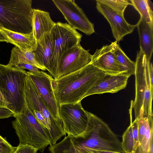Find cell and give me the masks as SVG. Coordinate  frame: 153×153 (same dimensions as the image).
I'll list each match as a JSON object with an SVG mask.
<instances>
[{
	"label": "cell",
	"instance_id": "cell-1",
	"mask_svg": "<svg viewBox=\"0 0 153 153\" xmlns=\"http://www.w3.org/2000/svg\"><path fill=\"white\" fill-rule=\"evenodd\" d=\"M88 113L85 130L76 136L68 135L59 142L62 153H82L91 150L125 153L121 142L108 125L96 115Z\"/></svg>",
	"mask_w": 153,
	"mask_h": 153
},
{
	"label": "cell",
	"instance_id": "cell-2",
	"mask_svg": "<svg viewBox=\"0 0 153 153\" xmlns=\"http://www.w3.org/2000/svg\"><path fill=\"white\" fill-rule=\"evenodd\" d=\"M105 74L90 64L61 78L53 79V88L59 105L81 102L86 93Z\"/></svg>",
	"mask_w": 153,
	"mask_h": 153
},
{
	"label": "cell",
	"instance_id": "cell-3",
	"mask_svg": "<svg viewBox=\"0 0 153 153\" xmlns=\"http://www.w3.org/2000/svg\"><path fill=\"white\" fill-rule=\"evenodd\" d=\"M31 0H0V26L22 34L32 32Z\"/></svg>",
	"mask_w": 153,
	"mask_h": 153
},
{
	"label": "cell",
	"instance_id": "cell-4",
	"mask_svg": "<svg viewBox=\"0 0 153 153\" xmlns=\"http://www.w3.org/2000/svg\"><path fill=\"white\" fill-rule=\"evenodd\" d=\"M27 72L24 69L0 64V87L8 102V108L15 116L22 112L27 105L25 95Z\"/></svg>",
	"mask_w": 153,
	"mask_h": 153
},
{
	"label": "cell",
	"instance_id": "cell-5",
	"mask_svg": "<svg viewBox=\"0 0 153 153\" xmlns=\"http://www.w3.org/2000/svg\"><path fill=\"white\" fill-rule=\"evenodd\" d=\"M150 60L140 49L137 53L135 62V95L131 102L134 109L135 119L153 115L152 102L153 91L151 89L149 72Z\"/></svg>",
	"mask_w": 153,
	"mask_h": 153
},
{
	"label": "cell",
	"instance_id": "cell-6",
	"mask_svg": "<svg viewBox=\"0 0 153 153\" xmlns=\"http://www.w3.org/2000/svg\"><path fill=\"white\" fill-rule=\"evenodd\" d=\"M12 122L19 143L28 144L43 152L51 142L46 131L35 117L27 105L23 111L15 115Z\"/></svg>",
	"mask_w": 153,
	"mask_h": 153
},
{
	"label": "cell",
	"instance_id": "cell-7",
	"mask_svg": "<svg viewBox=\"0 0 153 153\" xmlns=\"http://www.w3.org/2000/svg\"><path fill=\"white\" fill-rule=\"evenodd\" d=\"M25 95L27 105L31 112L36 111L43 115L51 145L56 143L60 134V119L55 120L51 115L27 74L25 79Z\"/></svg>",
	"mask_w": 153,
	"mask_h": 153
},
{
	"label": "cell",
	"instance_id": "cell-8",
	"mask_svg": "<svg viewBox=\"0 0 153 153\" xmlns=\"http://www.w3.org/2000/svg\"><path fill=\"white\" fill-rule=\"evenodd\" d=\"M54 45L51 66V76H55L58 62L64 52L81 41L82 35L67 23L58 22L52 29Z\"/></svg>",
	"mask_w": 153,
	"mask_h": 153
},
{
	"label": "cell",
	"instance_id": "cell-9",
	"mask_svg": "<svg viewBox=\"0 0 153 153\" xmlns=\"http://www.w3.org/2000/svg\"><path fill=\"white\" fill-rule=\"evenodd\" d=\"M88 112L83 109L81 102L59 105V115L65 134L75 136L82 133L88 125Z\"/></svg>",
	"mask_w": 153,
	"mask_h": 153
},
{
	"label": "cell",
	"instance_id": "cell-10",
	"mask_svg": "<svg viewBox=\"0 0 153 153\" xmlns=\"http://www.w3.org/2000/svg\"><path fill=\"white\" fill-rule=\"evenodd\" d=\"M92 58L89 52L77 44L65 51L57 65L54 79L76 72L91 63Z\"/></svg>",
	"mask_w": 153,
	"mask_h": 153
},
{
	"label": "cell",
	"instance_id": "cell-11",
	"mask_svg": "<svg viewBox=\"0 0 153 153\" xmlns=\"http://www.w3.org/2000/svg\"><path fill=\"white\" fill-rule=\"evenodd\" d=\"M52 2L70 25L87 35L95 32L94 24L91 22L83 10L73 0H52Z\"/></svg>",
	"mask_w": 153,
	"mask_h": 153
},
{
	"label": "cell",
	"instance_id": "cell-12",
	"mask_svg": "<svg viewBox=\"0 0 153 153\" xmlns=\"http://www.w3.org/2000/svg\"><path fill=\"white\" fill-rule=\"evenodd\" d=\"M27 73L51 115L55 120L60 119L58 114L59 105L56 99L52 86L53 78L42 71L37 72L29 71Z\"/></svg>",
	"mask_w": 153,
	"mask_h": 153
},
{
	"label": "cell",
	"instance_id": "cell-13",
	"mask_svg": "<svg viewBox=\"0 0 153 153\" xmlns=\"http://www.w3.org/2000/svg\"><path fill=\"white\" fill-rule=\"evenodd\" d=\"M117 42L115 41L110 45L97 49L92 55L90 64L106 74H122L126 75L123 68L118 61L114 53V47Z\"/></svg>",
	"mask_w": 153,
	"mask_h": 153
},
{
	"label": "cell",
	"instance_id": "cell-14",
	"mask_svg": "<svg viewBox=\"0 0 153 153\" xmlns=\"http://www.w3.org/2000/svg\"><path fill=\"white\" fill-rule=\"evenodd\" d=\"M96 1V8L109 22L115 41L120 42L123 39L125 36L133 32L136 25L128 23L125 19L123 14L117 12L97 0Z\"/></svg>",
	"mask_w": 153,
	"mask_h": 153
},
{
	"label": "cell",
	"instance_id": "cell-15",
	"mask_svg": "<svg viewBox=\"0 0 153 153\" xmlns=\"http://www.w3.org/2000/svg\"><path fill=\"white\" fill-rule=\"evenodd\" d=\"M129 78L122 74H105L86 93L83 98L93 94L116 93L126 88Z\"/></svg>",
	"mask_w": 153,
	"mask_h": 153
},
{
	"label": "cell",
	"instance_id": "cell-16",
	"mask_svg": "<svg viewBox=\"0 0 153 153\" xmlns=\"http://www.w3.org/2000/svg\"><path fill=\"white\" fill-rule=\"evenodd\" d=\"M37 45L33 53L35 58L42 67L51 74V63L53 55L54 39L52 29L51 31L45 34L36 41Z\"/></svg>",
	"mask_w": 153,
	"mask_h": 153
},
{
	"label": "cell",
	"instance_id": "cell-17",
	"mask_svg": "<svg viewBox=\"0 0 153 153\" xmlns=\"http://www.w3.org/2000/svg\"><path fill=\"white\" fill-rule=\"evenodd\" d=\"M138 145L135 153H147L149 145L153 143V115L138 119Z\"/></svg>",
	"mask_w": 153,
	"mask_h": 153
},
{
	"label": "cell",
	"instance_id": "cell-18",
	"mask_svg": "<svg viewBox=\"0 0 153 153\" xmlns=\"http://www.w3.org/2000/svg\"><path fill=\"white\" fill-rule=\"evenodd\" d=\"M55 23L51 18L49 12L33 9L32 32L36 41L45 33L50 32Z\"/></svg>",
	"mask_w": 153,
	"mask_h": 153
},
{
	"label": "cell",
	"instance_id": "cell-19",
	"mask_svg": "<svg viewBox=\"0 0 153 153\" xmlns=\"http://www.w3.org/2000/svg\"><path fill=\"white\" fill-rule=\"evenodd\" d=\"M0 32L12 44L22 50L33 51L36 49L37 43L33 32L27 34L12 31L0 26Z\"/></svg>",
	"mask_w": 153,
	"mask_h": 153
},
{
	"label": "cell",
	"instance_id": "cell-20",
	"mask_svg": "<svg viewBox=\"0 0 153 153\" xmlns=\"http://www.w3.org/2000/svg\"><path fill=\"white\" fill-rule=\"evenodd\" d=\"M136 25L139 37L140 49L150 60L153 51V27L141 17Z\"/></svg>",
	"mask_w": 153,
	"mask_h": 153
},
{
	"label": "cell",
	"instance_id": "cell-21",
	"mask_svg": "<svg viewBox=\"0 0 153 153\" xmlns=\"http://www.w3.org/2000/svg\"><path fill=\"white\" fill-rule=\"evenodd\" d=\"M132 108L131 106L129 110L131 119L130 125L125 131L122 137V145L125 153H135L138 145V119H135L132 122Z\"/></svg>",
	"mask_w": 153,
	"mask_h": 153
},
{
	"label": "cell",
	"instance_id": "cell-22",
	"mask_svg": "<svg viewBox=\"0 0 153 153\" xmlns=\"http://www.w3.org/2000/svg\"><path fill=\"white\" fill-rule=\"evenodd\" d=\"M11 53L9 62L6 65L8 66L14 67L18 63H25L34 65L42 70H46L37 62L33 51L22 50L15 46Z\"/></svg>",
	"mask_w": 153,
	"mask_h": 153
},
{
	"label": "cell",
	"instance_id": "cell-23",
	"mask_svg": "<svg viewBox=\"0 0 153 153\" xmlns=\"http://www.w3.org/2000/svg\"><path fill=\"white\" fill-rule=\"evenodd\" d=\"M132 5L142 17L151 26L153 27V3L149 0H131Z\"/></svg>",
	"mask_w": 153,
	"mask_h": 153
},
{
	"label": "cell",
	"instance_id": "cell-24",
	"mask_svg": "<svg viewBox=\"0 0 153 153\" xmlns=\"http://www.w3.org/2000/svg\"><path fill=\"white\" fill-rule=\"evenodd\" d=\"M114 52L118 61L123 68L126 75L129 77L131 75H134L136 67L135 62L130 59L117 43L114 47Z\"/></svg>",
	"mask_w": 153,
	"mask_h": 153
},
{
	"label": "cell",
	"instance_id": "cell-25",
	"mask_svg": "<svg viewBox=\"0 0 153 153\" xmlns=\"http://www.w3.org/2000/svg\"><path fill=\"white\" fill-rule=\"evenodd\" d=\"M117 12L124 14L126 8L131 5L129 1L127 0H97Z\"/></svg>",
	"mask_w": 153,
	"mask_h": 153
},
{
	"label": "cell",
	"instance_id": "cell-26",
	"mask_svg": "<svg viewBox=\"0 0 153 153\" xmlns=\"http://www.w3.org/2000/svg\"><path fill=\"white\" fill-rule=\"evenodd\" d=\"M16 148L12 146L0 135V153H13Z\"/></svg>",
	"mask_w": 153,
	"mask_h": 153
},
{
	"label": "cell",
	"instance_id": "cell-27",
	"mask_svg": "<svg viewBox=\"0 0 153 153\" xmlns=\"http://www.w3.org/2000/svg\"><path fill=\"white\" fill-rule=\"evenodd\" d=\"M38 151L30 145L19 143L13 153H37Z\"/></svg>",
	"mask_w": 153,
	"mask_h": 153
},
{
	"label": "cell",
	"instance_id": "cell-28",
	"mask_svg": "<svg viewBox=\"0 0 153 153\" xmlns=\"http://www.w3.org/2000/svg\"><path fill=\"white\" fill-rule=\"evenodd\" d=\"M14 67L23 69H27L29 71L33 72H37L40 71L37 67L25 63H18L15 65Z\"/></svg>",
	"mask_w": 153,
	"mask_h": 153
},
{
	"label": "cell",
	"instance_id": "cell-29",
	"mask_svg": "<svg viewBox=\"0 0 153 153\" xmlns=\"http://www.w3.org/2000/svg\"><path fill=\"white\" fill-rule=\"evenodd\" d=\"M14 113L7 108L0 107V119L14 117Z\"/></svg>",
	"mask_w": 153,
	"mask_h": 153
},
{
	"label": "cell",
	"instance_id": "cell-30",
	"mask_svg": "<svg viewBox=\"0 0 153 153\" xmlns=\"http://www.w3.org/2000/svg\"><path fill=\"white\" fill-rule=\"evenodd\" d=\"M8 103L3 92L0 87V107L8 108Z\"/></svg>",
	"mask_w": 153,
	"mask_h": 153
},
{
	"label": "cell",
	"instance_id": "cell-31",
	"mask_svg": "<svg viewBox=\"0 0 153 153\" xmlns=\"http://www.w3.org/2000/svg\"><path fill=\"white\" fill-rule=\"evenodd\" d=\"M88 151L90 153H121L115 152L99 151L93 150H90Z\"/></svg>",
	"mask_w": 153,
	"mask_h": 153
},
{
	"label": "cell",
	"instance_id": "cell-32",
	"mask_svg": "<svg viewBox=\"0 0 153 153\" xmlns=\"http://www.w3.org/2000/svg\"><path fill=\"white\" fill-rule=\"evenodd\" d=\"M6 42L8 43V40L0 32V42Z\"/></svg>",
	"mask_w": 153,
	"mask_h": 153
},
{
	"label": "cell",
	"instance_id": "cell-33",
	"mask_svg": "<svg viewBox=\"0 0 153 153\" xmlns=\"http://www.w3.org/2000/svg\"><path fill=\"white\" fill-rule=\"evenodd\" d=\"M82 153H90L88 151L85 150Z\"/></svg>",
	"mask_w": 153,
	"mask_h": 153
}]
</instances>
